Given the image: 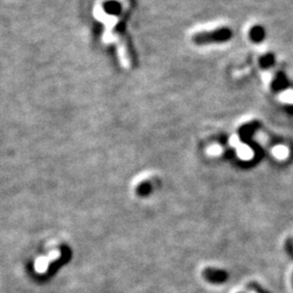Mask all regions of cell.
Instances as JSON below:
<instances>
[{
	"label": "cell",
	"instance_id": "obj_1",
	"mask_svg": "<svg viewBox=\"0 0 293 293\" xmlns=\"http://www.w3.org/2000/svg\"><path fill=\"white\" fill-rule=\"evenodd\" d=\"M232 31L229 27H218V29L209 32H200L192 36V42L198 46L210 44H223L230 40Z\"/></svg>",
	"mask_w": 293,
	"mask_h": 293
},
{
	"label": "cell",
	"instance_id": "obj_2",
	"mask_svg": "<svg viewBox=\"0 0 293 293\" xmlns=\"http://www.w3.org/2000/svg\"><path fill=\"white\" fill-rule=\"evenodd\" d=\"M202 274L205 280L212 283H223L228 279V274L224 269L208 267L204 269Z\"/></svg>",
	"mask_w": 293,
	"mask_h": 293
},
{
	"label": "cell",
	"instance_id": "obj_3",
	"mask_svg": "<svg viewBox=\"0 0 293 293\" xmlns=\"http://www.w3.org/2000/svg\"><path fill=\"white\" fill-rule=\"evenodd\" d=\"M288 86V79L285 75V73L279 72L275 76V79L273 80V84H272V88L275 91H280L287 88Z\"/></svg>",
	"mask_w": 293,
	"mask_h": 293
},
{
	"label": "cell",
	"instance_id": "obj_4",
	"mask_svg": "<svg viewBox=\"0 0 293 293\" xmlns=\"http://www.w3.org/2000/svg\"><path fill=\"white\" fill-rule=\"evenodd\" d=\"M249 36H250V39L252 40V42L258 44V43L263 42V40L265 39V36H266V32H265V30L263 29L262 26L255 25L250 30Z\"/></svg>",
	"mask_w": 293,
	"mask_h": 293
},
{
	"label": "cell",
	"instance_id": "obj_5",
	"mask_svg": "<svg viewBox=\"0 0 293 293\" xmlns=\"http://www.w3.org/2000/svg\"><path fill=\"white\" fill-rule=\"evenodd\" d=\"M103 9L105 12L109 13V15L116 16L122 11V6L120 2L115 1V0H110V1L104 2Z\"/></svg>",
	"mask_w": 293,
	"mask_h": 293
},
{
	"label": "cell",
	"instance_id": "obj_6",
	"mask_svg": "<svg viewBox=\"0 0 293 293\" xmlns=\"http://www.w3.org/2000/svg\"><path fill=\"white\" fill-rule=\"evenodd\" d=\"M274 64H275V57L272 53L264 54V56L260 57V65L263 68L272 67Z\"/></svg>",
	"mask_w": 293,
	"mask_h": 293
},
{
	"label": "cell",
	"instance_id": "obj_7",
	"mask_svg": "<svg viewBox=\"0 0 293 293\" xmlns=\"http://www.w3.org/2000/svg\"><path fill=\"white\" fill-rule=\"evenodd\" d=\"M151 189H152V187H151L149 181H144L141 182V184L137 187V194L139 195H148L150 194Z\"/></svg>",
	"mask_w": 293,
	"mask_h": 293
},
{
	"label": "cell",
	"instance_id": "obj_8",
	"mask_svg": "<svg viewBox=\"0 0 293 293\" xmlns=\"http://www.w3.org/2000/svg\"><path fill=\"white\" fill-rule=\"evenodd\" d=\"M251 293H256V292H251Z\"/></svg>",
	"mask_w": 293,
	"mask_h": 293
}]
</instances>
